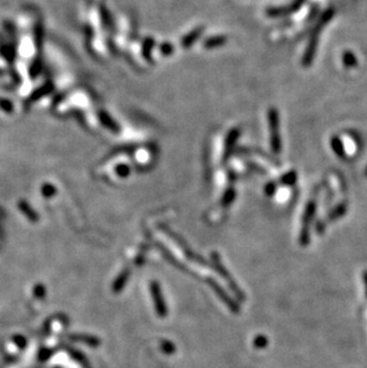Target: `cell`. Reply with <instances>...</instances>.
Listing matches in <instances>:
<instances>
[{"mask_svg": "<svg viewBox=\"0 0 367 368\" xmlns=\"http://www.w3.org/2000/svg\"><path fill=\"white\" fill-rule=\"evenodd\" d=\"M366 175H367V168H366Z\"/></svg>", "mask_w": 367, "mask_h": 368, "instance_id": "cell-8", "label": "cell"}, {"mask_svg": "<svg viewBox=\"0 0 367 368\" xmlns=\"http://www.w3.org/2000/svg\"><path fill=\"white\" fill-rule=\"evenodd\" d=\"M223 42H224L223 39H221V37H217V39H215V40L207 41V42H206V47L207 48H211V47H213V45L221 44V43H223Z\"/></svg>", "mask_w": 367, "mask_h": 368, "instance_id": "cell-4", "label": "cell"}, {"mask_svg": "<svg viewBox=\"0 0 367 368\" xmlns=\"http://www.w3.org/2000/svg\"><path fill=\"white\" fill-rule=\"evenodd\" d=\"M294 180H296V173H290L284 178V181L286 184H293Z\"/></svg>", "mask_w": 367, "mask_h": 368, "instance_id": "cell-5", "label": "cell"}, {"mask_svg": "<svg viewBox=\"0 0 367 368\" xmlns=\"http://www.w3.org/2000/svg\"><path fill=\"white\" fill-rule=\"evenodd\" d=\"M270 123H271V130H272V147L276 153L280 150V136L278 132V115L277 112L272 110L270 114Z\"/></svg>", "mask_w": 367, "mask_h": 368, "instance_id": "cell-1", "label": "cell"}, {"mask_svg": "<svg viewBox=\"0 0 367 368\" xmlns=\"http://www.w3.org/2000/svg\"><path fill=\"white\" fill-rule=\"evenodd\" d=\"M355 60L354 57L352 56L351 54H347V56L345 55V63H348V65H354Z\"/></svg>", "mask_w": 367, "mask_h": 368, "instance_id": "cell-6", "label": "cell"}, {"mask_svg": "<svg viewBox=\"0 0 367 368\" xmlns=\"http://www.w3.org/2000/svg\"><path fill=\"white\" fill-rule=\"evenodd\" d=\"M201 33H202V30H201V29H198V30H196L195 33L190 34L189 36H187L186 39H185V40L183 41V45H185V47H189V45L191 44V43L195 42V41L197 40V37L199 36V34H201Z\"/></svg>", "mask_w": 367, "mask_h": 368, "instance_id": "cell-2", "label": "cell"}, {"mask_svg": "<svg viewBox=\"0 0 367 368\" xmlns=\"http://www.w3.org/2000/svg\"><path fill=\"white\" fill-rule=\"evenodd\" d=\"M364 284H365V287H366V292H367V271L364 272Z\"/></svg>", "mask_w": 367, "mask_h": 368, "instance_id": "cell-7", "label": "cell"}, {"mask_svg": "<svg viewBox=\"0 0 367 368\" xmlns=\"http://www.w3.org/2000/svg\"><path fill=\"white\" fill-rule=\"evenodd\" d=\"M333 148H334L335 153H337V154H339L340 156H343V153H345V152H343L342 142H341L340 140H337V138H336V140L334 138V140H333Z\"/></svg>", "mask_w": 367, "mask_h": 368, "instance_id": "cell-3", "label": "cell"}]
</instances>
